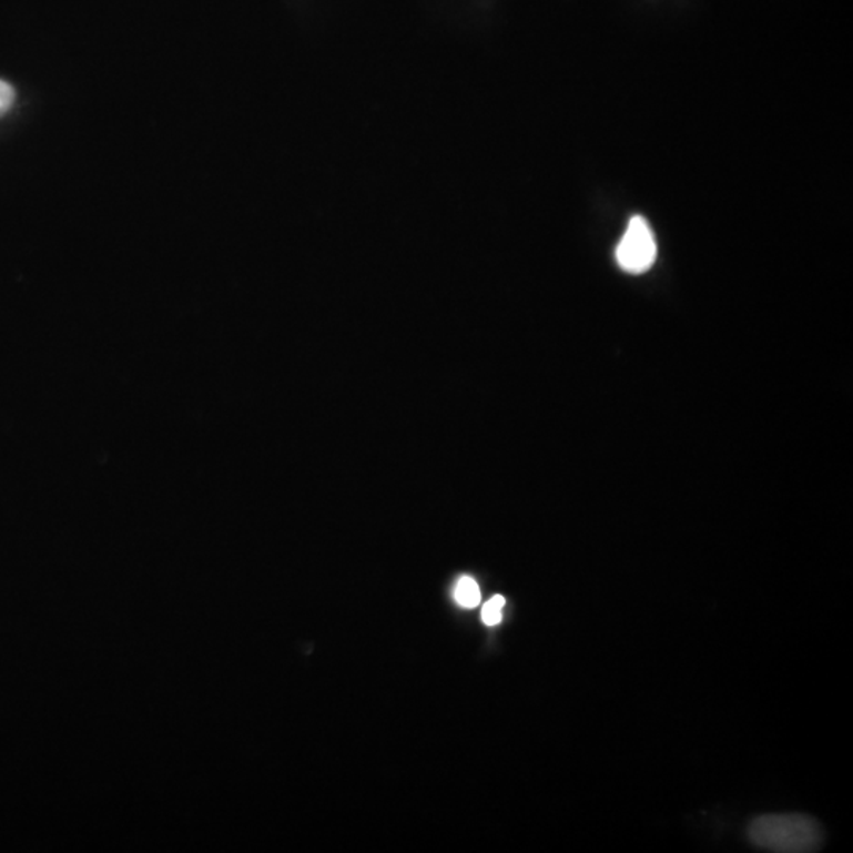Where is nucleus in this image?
Wrapping results in <instances>:
<instances>
[{"label":"nucleus","instance_id":"3","mask_svg":"<svg viewBox=\"0 0 853 853\" xmlns=\"http://www.w3.org/2000/svg\"><path fill=\"white\" fill-rule=\"evenodd\" d=\"M454 599L460 607L465 609H475L480 602L479 585L473 577H461L458 580L456 588H454Z\"/></svg>","mask_w":853,"mask_h":853},{"label":"nucleus","instance_id":"5","mask_svg":"<svg viewBox=\"0 0 853 853\" xmlns=\"http://www.w3.org/2000/svg\"><path fill=\"white\" fill-rule=\"evenodd\" d=\"M14 97H17L14 89L6 81H0V115L10 110L11 104L14 103Z\"/></svg>","mask_w":853,"mask_h":853},{"label":"nucleus","instance_id":"4","mask_svg":"<svg viewBox=\"0 0 853 853\" xmlns=\"http://www.w3.org/2000/svg\"><path fill=\"white\" fill-rule=\"evenodd\" d=\"M506 606V599L497 595L483 607V621L487 626H497L501 623L502 607Z\"/></svg>","mask_w":853,"mask_h":853},{"label":"nucleus","instance_id":"1","mask_svg":"<svg viewBox=\"0 0 853 853\" xmlns=\"http://www.w3.org/2000/svg\"><path fill=\"white\" fill-rule=\"evenodd\" d=\"M748 837L755 847L778 853L821 851L823 830L814 818L804 814L760 815L748 826Z\"/></svg>","mask_w":853,"mask_h":853},{"label":"nucleus","instance_id":"2","mask_svg":"<svg viewBox=\"0 0 853 853\" xmlns=\"http://www.w3.org/2000/svg\"><path fill=\"white\" fill-rule=\"evenodd\" d=\"M658 247L653 231L643 217H632L617 247V261L629 274H643L653 266Z\"/></svg>","mask_w":853,"mask_h":853}]
</instances>
